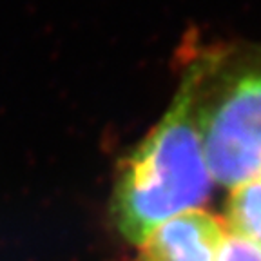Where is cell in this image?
Masks as SVG:
<instances>
[{
	"mask_svg": "<svg viewBox=\"0 0 261 261\" xmlns=\"http://www.w3.org/2000/svg\"><path fill=\"white\" fill-rule=\"evenodd\" d=\"M228 228L203 208L162 221L142 241L133 261H216Z\"/></svg>",
	"mask_w": 261,
	"mask_h": 261,
	"instance_id": "3",
	"label": "cell"
},
{
	"mask_svg": "<svg viewBox=\"0 0 261 261\" xmlns=\"http://www.w3.org/2000/svg\"><path fill=\"white\" fill-rule=\"evenodd\" d=\"M216 261H261V245L230 232L221 245Z\"/></svg>",
	"mask_w": 261,
	"mask_h": 261,
	"instance_id": "5",
	"label": "cell"
},
{
	"mask_svg": "<svg viewBox=\"0 0 261 261\" xmlns=\"http://www.w3.org/2000/svg\"><path fill=\"white\" fill-rule=\"evenodd\" d=\"M208 171L236 187L261 176V44L214 45L189 60Z\"/></svg>",
	"mask_w": 261,
	"mask_h": 261,
	"instance_id": "2",
	"label": "cell"
},
{
	"mask_svg": "<svg viewBox=\"0 0 261 261\" xmlns=\"http://www.w3.org/2000/svg\"><path fill=\"white\" fill-rule=\"evenodd\" d=\"M212 185L194 87L184 73L167 113L120 167L113 198L114 223L125 240L138 245L162 221L200 208Z\"/></svg>",
	"mask_w": 261,
	"mask_h": 261,
	"instance_id": "1",
	"label": "cell"
},
{
	"mask_svg": "<svg viewBox=\"0 0 261 261\" xmlns=\"http://www.w3.org/2000/svg\"><path fill=\"white\" fill-rule=\"evenodd\" d=\"M225 225L228 232L261 245V176L232 187Z\"/></svg>",
	"mask_w": 261,
	"mask_h": 261,
	"instance_id": "4",
	"label": "cell"
}]
</instances>
